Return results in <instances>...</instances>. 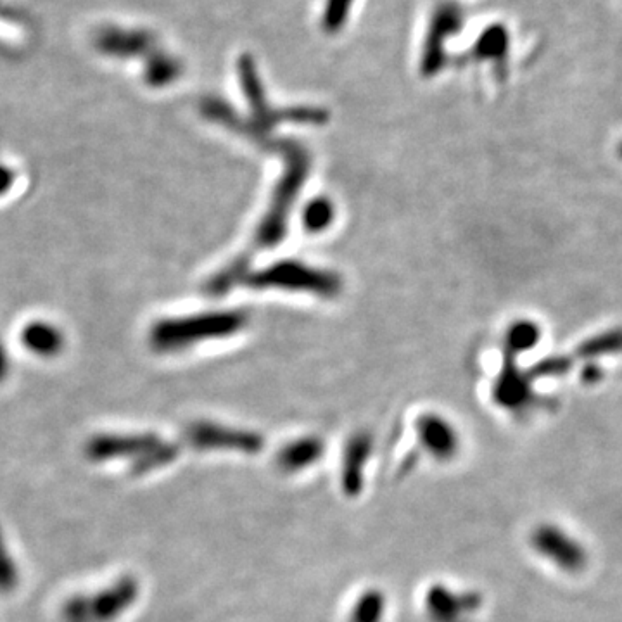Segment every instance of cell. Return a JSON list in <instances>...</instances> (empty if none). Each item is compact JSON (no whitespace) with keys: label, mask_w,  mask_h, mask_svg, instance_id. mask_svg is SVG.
<instances>
[{"label":"cell","mask_w":622,"mask_h":622,"mask_svg":"<svg viewBox=\"0 0 622 622\" xmlns=\"http://www.w3.org/2000/svg\"><path fill=\"white\" fill-rule=\"evenodd\" d=\"M161 443L154 434H102L90 439L85 453L92 462H108L116 458H139Z\"/></svg>","instance_id":"obj_7"},{"label":"cell","mask_w":622,"mask_h":622,"mask_svg":"<svg viewBox=\"0 0 622 622\" xmlns=\"http://www.w3.org/2000/svg\"><path fill=\"white\" fill-rule=\"evenodd\" d=\"M13 184V173L7 170L6 166L0 165V196L2 192H6Z\"/></svg>","instance_id":"obj_19"},{"label":"cell","mask_w":622,"mask_h":622,"mask_svg":"<svg viewBox=\"0 0 622 622\" xmlns=\"http://www.w3.org/2000/svg\"><path fill=\"white\" fill-rule=\"evenodd\" d=\"M275 149H280L287 159V170L280 180L279 187L275 191L270 211L265 216V222L261 223L260 230L256 234V246L258 248H270L273 244L282 241L286 234L287 213L298 197L299 189L305 182L308 173V158L306 154L294 144H273Z\"/></svg>","instance_id":"obj_2"},{"label":"cell","mask_w":622,"mask_h":622,"mask_svg":"<svg viewBox=\"0 0 622 622\" xmlns=\"http://www.w3.org/2000/svg\"><path fill=\"white\" fill-rule=\"evenodd\" d=\"M139 581L123 576L96 595H77L64 603L63 622H113L125 614L139 597Z\"/></svg>","instance_id":"obj_3"},{"label":"cell","mask_w":622,"mask_h":622,"mask_svg":"<svg viewBox=\"0 0 622 622\" xmlns=\"http://www.w3.org/2000/svg\"><path fill=\"white\" fill-rule=\"evenodd\" d=\"M23 343L28 350L37 355L52 356L63 348V336L56 327L44 324V322H35V324L26 325L23 331Z\"/></svg>","instance_id":"obj_13"},{"label":"cell","mask_w":622,"mask_h":622,"mask_svg":"<svg viewBox=\"0 0 622 622\" xmlns=\"http://www.w3.org/2000/svg\"><path fill=\"white\" fill-rule=\"evenodd\" d=\"M531 546L540 557L567 574H579L588 565L583 543L557 524H540L531 533Z\"/></svg>","instance_id":"obj_5"},{"label":"cell","mask_w":622,"mask_h":622,"mask_svg":"<svg viewBox=\"0 0 622 622\" xmlns=\"http://www.w3.org/2000/svg\"><path fill=\"white\" fill-rule=\"evenodd\" d=\"M540 336L536 325L521 322V324L514 325L508 334V348L512 350V353L529 350V348H533Z\"/></svg>","instance_id":"obj_18"},{"label":"cell","mask_w":622,"mask_h":622,"mask_svg":"<svg viewBox=\"0 0 622 622\" xmlns=\"http://www.w3.org/2000/svg\"><path fill=\"white\" fill-rule=\"evenodd\" d=\"M332 220H334V206L325 199H317V201L308 204L305 213H303V223H305L306 229L311 230V232L327 229Z\"/></svg>","instance_id":"obj_16"},{"label":"cell","mask_w":622,"mask_h":622,"mask_svg":"<svg viewBox=\"0 0 622 622\" xmlns=\"http://www.w3.org/2000/svg\"><path fill=\"white\" fill-rule=\"evenodd\" d=\"M177 455L178 446L161 441L153 450H149L144 455H140L139 458H135L134 464H132V474L134 476H144L147 472H153V470L159 469V467L172 464Z\"/></svg>","instance_id":"obj_15"},{"label":"cell","mask_w":622,"mask_h":622,"mask_svg":"<svg viewBox=\"0 0 622 622\" xmlns=\"http://www.w3.org/2000/svg\"><path fill=\"white\" fill-rule=\"evenodd\" d=\"M372 451V439L367 434H358L351 439L344 451L343 470H341V486L346 495L362 493L363 472Z\"/></svg>","instance_id":"obj_10"},{"label":"cell","mask_w":622,"mask_h":622,"mask_svg":"<svg viewBox=\"0 0 622 622\" xmlns=\"http://www.w3.org/2000/svg\"><path fill=\"white\" fill-rule=\"evenodd\" d=\"M386 612V597L379 590H369L358 598L351 612V622H382Z\"/></svg>","instance_id":"obj_14"},{"label":"cell","mask_w":622,"mask_h":622,"mask_svg":"<svg viewBox=\"0 0 622 622\" xmlns=\"http://www.w3.org/2000/svg\"><path fill=\"white\" fill-rule=\"evenodd\" d=\"M417 432L422 446L439 462H448L460 450L458 432L434 413L422 415L417 420Z\"/></svg>","instance_id":"obj_9"},{"label":"cell","mask_w":622,"mask_h":622,"mask_svg":"<svg viewBox=\"0 0 622 622\" xmlns=\"http://www.w3.org/2000/svg\"><path fill=\"white\" fill-rule=\"evenodd\" d=\"M246 325V315L239 311L211 313L182 320H165L154 325L151 343L159 351H178L189 348V344L225 337L241 331Z\"/></svg>","instance_id":"obj_1"},{"label":"cell","mask_w":622,"mask_h":622,"mask_svg":"<svg viewBox=\"0 0 622 622\" xmlns=\"http://www.w3.org/2000/svg\"><path fill=\"white\" fill-rule=\"evenodd\" d=\"M426 607L434 622H469L465 617L481 607V597L476 593H453L436 584L427 591Z\"/></svg>","instance_id":"obj_8"},{"label":"cell","mask_w":622,"mask_h":622,"mask_svg":"<svg viewBox=\"0 0 622 622\" xmlns=\"http://www.w3.org/2000/svg\"><path fill=\"white\" fill-rule=\"evenodd\" d=\"M495 400L510 410H521L529 405L531 400L529 382L527 377L514 369V365H508L507 369L503 370L502 379L496 384Z\"/></svg>","instance_id":"obj_12"},{"label":"cell","mask_w":622,"mask_h":622,"mask_svg":"<svg viewBox=\"0 0 622 622\" xmlns=\"http://www.w3.org/2000/svg\"><path fill=\"white\" fill-rule=\"evenodd\" d=\"M322 455H324V443L320 439H298L280 450L277 465L284 472H298L315 464Z\"/></svg>","instance_id":"obj_11"},{"label":"cell","mask_w":622,"mask_h":622,"mask_svg":"<svg viewBox=\"0 0 622 622\" xmlns=\"http://www.w3.org/2000/svg\"><path fill=\"white\" fill-rule=\"evenodd\" d=\"M18 583H20V572H18L16 562L9 555L4 536L0 531V591L11 593L18 588Z\"/></svg>","instance_id":"obj_17"},{"label":"cell","mask_w":622,"mask_h":622,"mask_svg":"<svg viewBox=\"0 0 622 622\" xmlns=\"http://www.w3.org/2000/svg\"><path fill=\"white\" fill-rule=\"evenodd\" d=\"M7 374V356L4 353V348L0 344V381L6 377Z\"/></svg>","instance_id":"obj_20"},{"label":"cell","mask_w":622,"mask_h":622,"mask_svg":"<svg viewBox=\"0 0 622 622\" xmlns=\"http://www.w3.org/2000/svg\"><path fill=\"white\" fill-rule=\"evenodd\" d=\"M187 443L197 450H235L242 453H258L263 439L256 432L239 431L215 424H196L185 432Z\"/></svg>","instance_id":"obj_6"},{"label":"cell","mask_w":622,"mask_h":622,"mask_svg":"<svg viewBox=\"0 0 622 622\" xmlns=\"http://www.w3.org/2000/svg\"><path fill=\"white\" fill-rule=\"evenodd\" d=\"M251 287H282L315 292L325 298L336 296L341 291V280L332 273L320 272L315 268L299 265L298 261H282L279 265L267 268L265 272L248 277Z\"/></svg>","instance_id":"obj_4"}]
</instances>
